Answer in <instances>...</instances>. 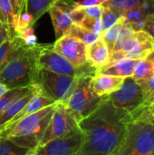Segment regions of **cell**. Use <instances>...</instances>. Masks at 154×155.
Returning <instances> with one entry per match:
<instances>
[{"instance_id":"cell-1","label":"cell","mask_w":154,"mask_h":155,"mask_svg":"<svg viewBox=\"0 0 154 155\" xmlns=\"http://www.w3.org/2000/svg\"><path fill=\"white\" fill-rule=\"evenodd\" d=\"M132 121L130 113L115 107L105 96L91 114L78 122L84 142L76 155H115Z\"/></svg>"},{"instance_id":"cell-2","label":"cell","mask_w":154,"mask_h":155,"mask_svg":"<svg viewBox=\"0 0 154 155\" xmlns=\"http://www.w3.org/2000/svg\"><path fill=\"white\" fill-rule=\"evenodd\" d=\"M44 45H23L0 72V83L8 89L27 87L36 83L40 70L38 55Z\"/></svg>"},{"instance_id":"cell-3","label":"cell","mask_w":154,"mask_h":155,"mask_svg":"<svg viewBox=\"0 0 154 155\" xmlns=\"http://www.w3.org/2000/svg\"><path fill=\"white\" fill-rule=\"evenodd\" d=\"M54 104L55 103L26 115L0 134L7 137L19 146L29 150L35 149L40 144L45 128L52 117Z\"/></svg>"},{"instance_id":"cell-4","label":"cell","mask_w":154,"mask_h":155,"mask_svg":"<svg viewBox=\"0 0 154 155\" xmlns=\"http://www.w3.org/2000/svg\"><path fill=\"white\" fill-rule=\"evenodd\" d=\"M154 153V126L144 121H132L115 155H149Z\"/></svg>"},{"instance_id":"cell-5","label":"cell","mask_w":154,"mask_h":155,"mask_svg":"<svg viewBox=\"0 0 154 155\" xmlns=\"http://www.w3.org/2000/svg\"><path fill=\"white\" fill-rule=\"evenodd\" d=\"M92 77V75L78 77L74 90L64 103L77 122L91 114L105 98V96L97 95L93 91L91 87Z\"/></svg>"},{"instance_id":"cell-6","label":"cell","mask_w":154,"mask_h":155,"mask_svg":"<svg viewBox=\"0 0 154 155\" xmlns=\"http://www.w3.org/2000/svg\"><path fill=\"white\" fill-rule=\"evenodd\" d=\"M78 77L58 74L51 71L40 68L36 83L41 93L54 103H64L77 84Z\"/></svg>"},{"instance_id":"cell-7","label":"cell","mask_w":154,"mask_h":155,"mask_svg":"<svg viewBox=\"0 0 154 155\" xmlns=\"http://www.w3.org/2000/svg\"><path fill=\"white\" fill-rule=\"evenodd\" d=\"M38 65L42 69L73 77H80L83 75L93 76L96 74V70L88 64L80 67L74 66L68 60L58 54L53 48L52 45H43L38 55Z\"/></svg>"},{"instance_id":"cell-8","label":"cell","mask_w":154,"mask_h":155,"mask_svg":"<svg viewBox=\"0 0 154 155\" xmlns=\"http://www.w3.org/2000/svg\"><path fill=\"white\" fill-rule=\"evenodd\" d=\"M154 49V39L150 34L143 30L134 31L133 37L124 45L122 50L111 53L108 64L123 59L143 60ZM105 65V66H106Z\"/></svg>"},{"instance_id":"cell-9","label":"cell","mask_w":154,"mask_h":155,"mask_svg":"<svg viewBox=\"0 0 154 155\" xmlns=\"http://www.w3.org/2000/svg\"><path fill=\"white\" fill-rule=\"evenodd\" d=\"M76 128H78V122L67 110L64 103L57 102L54 104L52 117L45 128L39 145L64 136Z\"/></svg>"},{"instance_id":"cell-10","label":"cell","mask_w":154,"mask_h":155,"mask_svg":"<svg viewBox=\"0 0 154 155\" xmlns=\"http://www.w3.org/2000/svg\"><path fill=\"white\" fill-rule=\"evenodd\" d=\"M107 99L117 108L123 109L130 114L138 110L144 102V94L141 85L132 77H126L122 86Z\"/></svg>"},{"instance_id":"cell-11","label":"cell","mask_w":154,"mask_h":155,"mask_svg":"<svg viewBox=\"0 0 154 155\" xmlns=\"http://www.w3.org/2000/svg\"><path fill=\"white\" fill-rule=\"evenodd\" d=\"M84 142L80 128L35 148L36 155H76Z\"/></svg>"},{"instance_id":"cell-12","label":"cell","mask_w":154,"mask_h":155,"mask_svg":"<svg viewBox=\"0 0 154 155\" xmlns=\"http://www.w3.org/2000/svg\"><path fill=\"white\" fill-rule=\"evenodd\" d=\"M52 45L58 54L68 60L74 66L80 67L87 64L85 56L86 45L80 40L71 35H64L56 39Z\"/></svg>"},{"instance_id":"cell-13","label":"cell","mask_w":154,"mask_h":155,"mask_svg":"<svg viewBox=\"0 0 154 155\" xmlns=\"http://www.w3.org/2000/svg\"><path fill=\"white\" fill-rule=\"evenodd\" d=\"M73 2L57 0L49 9V15L53 22L56 39L63 36L74 24L72 17Z\"/></svg>"},{"instance_id":"cell-14","label":"cell","mask_w":154,"mask_h":155,"mask_svg":"<svg viewBox=\"0 0 154 155\" xmlns=\"http://www.w3.org/2000/svg\"><path fill=\"white\" fill-rule=\"evenodd\" d=\"M85 56L86 63L90 66L94 68L97 72L108 64L111 56V52L104 41L100 36L96 41L86 45Z\"/></svg>"},{"instance_id":"cell-15","label":"cell","mask_w":154,"mask_h":155,"mask_svg":"<svg viewBox=\"0 0 154 155\" xmlns=\"http://www.w3.org/2000/svg\"><path fill=\"white\" fill-rule=\"evenodd\" d=\"M123 77L95 74L91 78V87L99 96H107L117 91L124 82Z\"/></svg>"},{"instance_id":"cell-16","label":"cell","mask_w":154,"mask_h":155,"mask_svg":"<svg viewBox=\"0 0 154 155\" xmlns=\"http://www.w3.org/2000/svg\"><path fill=\"white\" fill-rule=\"evenodd\" d=\"M38 86V85H37ZM54 104V102L53 101V100H51L50 98H48V97H46L44 94H43L42 93H41V91H40V89H39V87H38V90L34 94V95L31 97V99L29 100V102L26 104V105L24 107V109L0 132V133H2V132H4V131H5V130H7V129H9L10 127H12L16 122H18L19 120H21L22 118H24V117H25L26 115H28V114H33V113H35V112H37V111H39V110H41V109H43V108H44V107H47V106H49V105H52V104Z\"/></svg>"},{"instance_id":"cell-17","label":"cell","mask_w":154,"mask_h":155,"mask_svg":"<svg viewBox=\"0 0 154 155\" xmlns=\"http://www.w3.org/2000/svg\"><path fill=\"white\" fill-rule=\"evenodd\" d=\"M139 61L140 60L123 59L101 68L96 72V74H103L123 78L132 77Z\"/></svg>"},{"instance_id":"cell-18","label":"cell","mask_w":154,"mask_h":155,"mask_svg":"<svg viewBox=\"0 0 154 155\" xmlns=\"http://www.w3.org/2000/svg\"><path fill=\"white\" fill-rule=\"evenodd\" d=\"M34 88L32 92H30L29 94L24 95L23 97L15 100L9 106H7L3 112H1V114H0V132L24 109V107L29 102V100L34 95V94L38 90L37 84H34Z\"/></svg>"},{"instance_id":"cell-19","label":"cell","mask_w":154,"mask_h":155,"mask_svg":"<svg viewBox=\"0 0 154 155\" xmlns=\"http://www.w3.org/2000/svg\"><path fill=\"white\" fill-rule=\"evenodd\" d=\"M154 14V0H144L139 6L123 14V24H136Z\"/></svg>"},{"instance_id":"cell-20","label":"cell","mask_w":154,"mask_h":155,"mask_svg":"<svg viewBox=\"0 0 154 155\" xmlns=\"http://www.w3.org/2000/svg\"><path fill=\"white\" fill-rule=\"evenodd\" d=\"M25 45L17 36L6 40L0 45V72L6 64L16 54L21 46Z\"/></svg>"},{"instance_id":"cell-21","label":"cell","mask_w":154,"mask_h":155,"mask_svg":"<svg viewBox=\"0 0 154 155\" xmlns=\"http://www.w3.org/2000/svg\"><path fill=\"white\" fill-rule=\"evenodd\" d=\"M57 0H25V11L29 13L32 17L34 24L49 9Z\"/></svg>"},{"instance_id":"cell-22","label":"cell","mask_w":154,"mask_h":155,"mask_svg":"<svg viewBox=\"0 0 154 155\" xmlns=\"http://www.w3.org/2000/svg\"><path fill=\"white\" fill-rule=\"evenodd\" d=\"M64 35H71V36L80 40L85 45H88L93 43L100 37V35L95 34L92 31H89L76 24H73Z\"/></svg>"},{"instance_id":"cell-23","label":"cell","mask_w":154,"mask_h":155,"mask_svg":"<svg viewBox=\"0 0 154 155\" xmlns=\"http://www.w3.org/2000/svg\"><path fill=\"white\" fill-rule=\"evenodd\" d=\"M34 84L27 87H17L14 89H9L2 97H0V113L3 112L7 106H9L15 100L23 97L24 95L29 94L34 90Z\"/></svg>"},{"instance_id":"cell-24","label":"cell","mask_w":154,"mask_h":155,"mask_svg":"<svg viewBox=\"0 0 154 155\" xmlns=\"http://www.w3.org/2000/svg\"><path fill=\"white\" fill-rule=\"evenodd\" d=\"M123 25V18L122 16L113 25H112L111 27H109L108 29H106L105 31H103L100 34V36L104 41V43L106 44V45L111 53L113 52V50L114 48L115 43L117 41L118 35L120 34V31H121Z\"/></svg>"},{"instance_id":"cell-25","label":"cell","mask_w":154,"mask_h":155,"mask_svg":"<svg viewBox=\"0 0 154 155\" xmlns=\"http://www.w3.org/2000/svg\"><path fill=\"white\" fill-rule=\"evenodd\" d=\"M15 13L11 0H0V23L5 25L15 36L13 30Z\"/></svg>"},{"instance_id":"cell-26","label":"cell","mask_w":154,"mask_h":155,"mask_svg":"<svg viewBox=\"0 0 154 155\" xmlns=\"http://www.w3.org/2000/svg\"><path fill=\"white\" fill-rule=\"evenodd\" d=\"M143 2L144 0H106L102 5L110 7L123 15L124 12L139 6Z\"/></svg>"},{"instance_id":"cell-27","label":"cell","mask_w":154,"mask_h":155,"mask_svg":"<svg viewBox=\"0 0 154 155\" xmlns=\"http://www.w3.org/2000/svg\"><path fill=\"white\" fill-rule=\"evenodd\" d=\"M29 149L19 146L0 134V155H24Z\"/></svg>"},{"instance_id":"cell-28","label":"cell","mask_w":154,"mask_h":155,"mask_svg":"<svg viewBox=\"0 0 154 155\" xmlns=\"http://www.w3.org/2000/svg\"><path fill=\"white\" fill-rule=\"evenodd\" d=\"M103 6V5H102ZM122 14L119 12L107 7V6H103V11L101 15V24H102V32L105 31L112 25H113L121 17Z\"/></svg>"},{"instance_id":"cell-29","label":"cell","mask_w":154,"mask_h":155,"mask_svg":"<svg viewBox=\"0 0 154 155\" xmlns=\"http://www.w3.org/2000/svg\"><path fill=\"white\" fill-rule=\"evenodd\" d=\"M34 25V24L32 15L29 13H27L26 11L22 10L19 14L15 15L14 25H13V30H14L15 35L18 31H20L25 27H28L30 25Z\"/></svg>"},{"instance_id":"cell-30","label":"cell","mask_w":154,"mask_h":155,"mask_svg":"<svg viewBox=\"0 0 154 155\" xmlns=\"http://www.w3.org/2000/svg\"><path fill=\"white\" fill-rule=\"evenodd\" d=\"M15 36H17L21 42L29 47H33L38 45L37 43V38L34 34V29L33 25H30L28 27H25L20 31H18L15 34Z\"/></svg>"},{"instance_id":"cell-31","label":"cell","mask_w":154,"mask_h":155,"mask_svg":"<svg viewBox=\"0 0 154 155\" xmlns=\"http://www.w3.org/2000/svg\"><path fill=\"white\" fill-rule=\"evenodd\" d=\"M134 31L135 30L132 27V25L130 24H123V25L122 26V29L120 31V34L118 35V38L115 43L113 52L122 50L123 47L124 46V45L133 37Z\"/></svg>"},{"instance_id":"cell-32","label":"cell","mask_w":154,"mask_h":155,"mask_svg":"<svg viewBox=\"0 0 154 155\" xmlns=\"http://www.w3.org/2000/svg\"><path fill=\"white\" fill-rule=\"evenodd\" d=\"M133 121H142L144 118L154 116V99L131 114Z\"/></svg>"},{"instance_id":"cell-33","label":"cell","mask_w":154,"mask_h":155,"mask_svg":"<svg viewBox=\"0 0 154 155\" xmlns=\"http://www.w3.org/2000/svg\"><path fill=\"white\" fill-rule=\"evenodd\" d=\"M79 25L83 26L84 28L92 31L95 34L100 35L102 33V24H101V17H93L85 15L84 18L81 21Z\"/></svg>"},{"instance_id":"cell-34","label":"cell","mask_w":154,"mask_h":155,"mask_svg":"<svg viewBox=\"0 0 154 155\" xmlns=\"http://www.w3.org/2000/svg\"><path fill=\"white\" fill-rule=\"evenodd\" d=\"M139 84L141 85V87L143 91V94H144V102L142 105V106H143L146 104H148L149 102H151L152 99H154V75H152L148 80L140 83Z\"/></svg>"},{"instance_id":"cell-35","label":"cell","mask_w":154,"mask_h":155,"mask_svg":"<svg viewBox=\"0 0 154 155\" xmlns=\"http://www.w3.org/2000/svg\"><path fill=\"white\" fill-rule=\"evenodd\" d=\"M106 0H79L76 2H73L74 8H85L93 5H103Z\"/></svg>"},{"instance_id":"cell-36","label":"cell","mask_w":154,"mask_h":155,"mask_svg":"<svg viewBox=\"0 0 154 155\" xmlns=\"http://www.w3.org/2000/svg\"><path fill=\"white\" fill-rule=\"evenodd\" d=\"M84 16L88 15V16H93V17H101L103 6L102 5L89 6V7L84 8Z\"/></svg>"},{"instance_id":"cell-37","label":"cell","mask_w":154,"mask_h":155,"mask_svg":"<svg viewBox=\"0 0 154 155\" xmlns=\"http://www.w3.org/2000/svg\"><path fill=\"white\" fill-rule=\"evenodd\" d=\"M13 37L14 35H12L11 31L8 29V27H6L5 25L0 23V45H3L6 40L11 39Z\"/></svg>"},{"instance_id":"cell-38","label":"cell","mask_w":154,"mask_h":155,"mask_svg":"<svg viewBox=\"0 0 154 155\" xmlns=\"http://www.w3.org/2000/svg\"><path fill=\"white\" fill-rule=\"evenodd\" d=\"M144 59H145L146 62L149 64V65H150V67L152 68V73H153L154 74V49L152 50V52L146 58H144Z\"/></svg>"},{"instance_id":"cell-39","label":"cell","mask_w":154,"mask_h":155,"mask_svg":"<svg viewBox=\"0 0 154 155\" xmlns=\"http://www.w3.org/2000/svg\"><path fill=\"white\" fill-rule=\"evenodd\" d=\"M25 5V0H16V7H17V14H19L23 9ZM16 14V15H17Z\"/></svg>"},{"instance_id":"cell-40","label":"cell","mask_w":154,"mask_h":155,"mask_svg":"<svg viewBox=\"0 0 154 155\" xmlns=\"http://www.w3.org/2000/svg\"><path fill=\"white\" fill-rule=\"evenodd\" d=\"M8 90H9V89H8L4 84L0 83V97H2L5 93H7Z\"/></svg>"},{"instance_id":"cell-41","label":"cell","mask_w":154,"mask_h":155,"mask_svg":"<svg viewBox=\"0 0 154 155\" xmlns=\"http://www.w3.org/2000/svg\"><path fill=\"white\" fill-rule=\"evenodd\" d=\"M148 34H150L151 35H152V37L154 39V23L152 25H150L146 30H145Z\"/></svg>"},{"instance_id":"cell-42","label":"cell","mask_w":154,"mask_h":155,"mask_svg":"<svg viewBox=\"0 0 154 155\" xmlns=\"http://www.w3.org/2000/svg\"><path fill=\"white\" fill-rule=\"evenodd\" d=\"M142 121H144V122H147L151 124H152L154 126V116H150V117H147V118H144L143 120Z\"/></svg>"},{"instance_id":"cell-43","label":"cell","mask_w":154,"mask_h":155,"mask_svg":"<svg viewBox=\"0 0 154 155\" xmlns=\"http://www.w3.org/2000/svg\"><path fill=\"white\" fill-rule=\"evenodd\" d=\"M11 3L13 5V8H14V13L15 15L17 14V7H16V0H11Z\"/></svg>"},{"instance_id":"cell-44","label":"cell","mask_w":154,"mask_h":155,"mask_svg":"<svg viewBox=\"0 0 154 155\" xmlns=\"http://www.w3.org/2000/svg\"><path fill=\"white\" fill-rule=\"evenodd\" d=\"M24 155H36L35 153V149H31V150H28L27 153Z\"/></svg>"},{"instance_id":"cell-45","label":"cell","mask_w":154,"mask_h":155,"mask_svg":"<svg viewBox=\"0 0 154 155\" xmlns=\"http://www.w3.org/2000/svg\"><path fill=\"white\" fill-rule=\"evenodd\" d=\"M149 155H154V153H151V154H149Z\"/></svg>"},{"instance_id":"cell-46","label":"cell","mask_w":154,"mask_h":155,"mask_svg":"<svg viewBox=\"0 0 154 155\" xmlns=\"http://www.w3.org/2000/svg\"><path fill=\"white\" fill-rule=\"evenodd\" d=\"M0 114H1V113H0Z\"/></svg>"}]
</instances>
